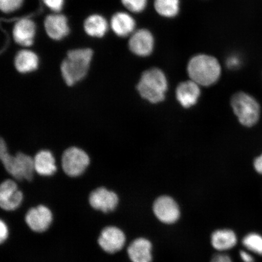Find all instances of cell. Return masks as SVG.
I'll return each mask as SVG.
<instances>
[{
	"label": "cell",
	"mask_w": 262,
	"mask_h": 262,
	"mask_svg": "<svg viewBox=\"0 0 262 262\" xmlns=\"http://www.w3.org/2000/svg\"><path fill=\"white\" fill-rule=\"evenodd\" d=\"M90 48L78 49L68 52L61 64V73L68 86H73L86 77L93 58Z\"/></svg>",
	"instance_id": "1"
},
{
	"label": "cell",
	"mask_w": 262,
	"mask_h": 262,
	"mask_svg": "<svg viewBox=\"0 0 262 262\" xmlns=\"http://www.w3.org/2000/svg\"><path fill=\"white\" fill-rule=\"evenodd\" d=\"M191 80L199 86H209L214 84L221 77L220 63L215 57L206 54H199L191 58L187 67Z\"/></svg>",
	"instance_id": "2"
},
{
	"label": "cell",
	"mask_w": 262,
	"mask_h": 262,
	"mask_svg": "<svg viewBox=\"0 0 262 262\" xmlns=\"http://www.w3.org/2000/svg\"><path fill=\"white\" fill-rule=\"evenodd\" d=\"M168 82L163 72L154 68L144 72L137 86L140 96L151 103L162 102L165 99Z\"/></svg>",
	"instance_id": "3"
},
{
	"label": "cell",
	"mask_w": 262,
	"mask_h": 262,
	"mask_svg": "<svg viewBox=\"0 0 262 262\" xmlns=\"http://www.w3.org/2000/svg\"><path fill=\"white\" fill-rule=\"evenodd\" d=\"M0 159L6 171L15 179L31 181L34 178L35 171L34 159L22 152L11 155L3 139L0 141Z\"/></svg>",
	"instance_id": "4"
},
{
	"label": "cell",
	"mask_w": 262,
	"mask_h": 262,
	"mask_svg": "<svg viewBox=\"0 0 262 262\" xmlns=\"http://www.w3.org/2000/svg\"><path fill=\"white\" fill-rule=\"evenodd\" d=\"M231 104L235 116L242 125L251 127L257 123L260 117V107L253 97L240 92L232 96Z\"/></svg>",
	"instance_id": "5"
},
{
	"label": "cell",
	"mask_w": 262,
	"mask_h": 262,
	"mask_svg": "<svg viewBox=\"0 0 262 262\" xmlns=\"http://www.w3.org/2000/svg\"><path fill=\"white\" fill-rule=\"evenodd\" d=\"M90 158L83 149L77 147H70L64 150L61 157V166L63 171L71 178H77L90 165Z\"/></svg>",
	"instance_id": "6"
},
{
	"label": "cell",
	"mask_w": 262,
	"mask_h": 262,
	"mask_svg": "<svg viewBox=\"0 0 262 262\" xmlns=\"http://www.w3.org/2000/svg\"><path fill=\"white\" fill-rule=\"evenodd\" d=\"M126 240V235L122 229L111 226L101 231L98 243L106 253L114 254L122 250Z\"/></svg>",
	"instance_id": "7"
},
{
	"label": "cell",
	"mask_w": 262,
	"mask_h": 262,
	"mask_svg": "<svg viewBox=\"0 0 262 262\" xmlns=\"http://www.w3.org/2000/svg\"><path fill=\"white\" fill-rule=\"evenodd\" d=\"M156 217L165 224H174L180 218V211L178 204L169 196H160L153 205Z\"/></svg>",
	"instance_id": "8"
},
{
	"label": "cell",
	"mask_w": 262,
	"mask_h": 262,
	"mask_svg": "<svg viewBox=\"0 0 262 262\" xmlns=\"http://www.w3.org/2000/svg\"><path fill=\"white\" fill-rule=\"evenodd\" d=\"M24 194L12 180H6L0 185V206L5 211H12L19 208Z\"/></svg>",
	"instance_id": "9"
},
{
	"label": "cell",
	"mask_w": 262,
	"mask_h": 262,
	"mask_svg": "<svg viewBox=\"0 0 262 262\" xmlns=\"http://www.w3.org/2000/svg\"><path fill=\"white\" fill-rule=\"evenodd\" d=\"M155 38L151 32L146 29L134 32L129 40V48L133 54L145 57L152 54L155 48Z\"/></svg>",
	"instance_id": "10"
},
{
	"label": "cell",
	"mask_w": 262,
	"mask_h": 262,
	"mask_svg": "<svg viewBox=\"0 0 262 262\" xmlns=\"http://www.w3.org/2000/svg\"><path fill=\"white\" fill-rule=\"evenodd\" d=\"M119 202V196L116 192L104 187L94 190L89 196L91 207L104 213L114 211Z\"/></svg>",
	"instance_id": "11"
},
{
	"label": "cell",
	"mask_w": 262,
	"mask_h": 262,
	"mask_svg": "<svg viewBox=\"0 0 262 262\" xmlns=\"http://www.w3.org/2000/svg\"><path fill=\"white\" fill-rule=\"evenodd\" d=\"M53 215L50 209L44 205L32 208L26 213L25 221L29 228L36 232H43L50 227Z\"/></svg>",
	"instance_id": "12"
},
{
	"label": "cell",
	"mask_w": 262,
	"mask_h": 262,
	"mask_svg": "<svg viewBox=\"0 0 262 262\" xmlns=\"http://www.w3.org/2000/svg\"><path fill=\"white\" fill-rule=\"evenodd\" d=\"M45 28L49 37L54 40H60L70 33L68 19L61 14L47 16L45 20Z\"/></svg>",
	"instance_id": "13"
},
{
	"label": "cell",
	"mask_w": 262,
	"mask_h": 262,
	"mask_svg": "<svg viewBox=\"0 0 262 262\" xmlns=\"http://www.w3.org/2000/svg\"><path fill=\"white\" fill-rule=\"evenodd\" d=\"M201 93L199 85L188 80L179 84L176 90V98L183 107L189 108L198 103Z\"/></svg>",
	"instance_id": "14"
},
{
	"label": "cell",
	"mask_w": 262,
	"mask_h": 262,
	"mask_svg": "<svg viewBox=\"0 0 262 262\" xmlns=\"http://www.w3.org/2000/svg\"><path fill=\"white\" fill-rule=\"evenodd\" d=\"M36 26L30 19L24 18L16 23L13 28L12 35L15 41L24 47H29L34 42Z\"/></svg>",
	"instance_id": "15"
},
{
	"label": "cell",
	"mask_w": 262,
	"mask_h": 262,
	"mask_svg": "<svg viewBox=\"0 0 262 262\" xmlns=\"http://www.w3.org/2000/svg\"><path fill=\"white\" fill-rule=\"evenodd\" d=\"M152 249L151 242L140 237L131 242L127 247V255L132 262H152Z\"/></svg>",
	"instance_id": "16"
},
{
	"label": "cell",
	"mask_w": 262,
	"mask_h": 262,
	"mask_svg": "<svg viewBox=\"0 0 262 262\" xmlns=\"http://www.w3.org/2000/svg\"><path fill=\"white\" fill-rule=\"evenodd\" d=\"M136 25L135 19L126 12H117L111 19V28L115 34L120 37H126L133 34Z\"/></svg>",
	"instance_id": "17"
},
{
	"label": "cell",
	"mask_w": 262,
	"mask_h": 262,
	"mask_svg": "<svg viewBox=\"0 0 262 262\" xmlns=\"http://www.w3.org/2000/svg\"><path fill=\"white\" fill-rule=\"evenodd\" d=\"M35 171L42 176L54 175L57 171L55 160L50 150H41L34 158Z\"/></svg>",
	"instance_id": "18"
},
{
	"label": "cell",
	"mask_w": 262,
	"mask_h": 262,
	"mask_svg": "<svg viewBox=\"0 0 262 262\" xmlns=\"http://www.w3.org/2000/svg\"><path fill=\"white\" fill-rule=\"evenodd\" d=\"M211 242L215 250L222 252L233 248L237 243V238L230 229H218L212 234Z\"/></svg>",
	"instance_id": "19"
},
{
	"label": "cell",
	"mask_w": 262,
	"mask_h": 262,
	"mask_svg": "<svg viewBox=\"0 0 262 262\" xmlns=\"http://www.w3.org/2000/svg\"><path fill=\"white\" fill-rule=\"evenodd\" d=\"M38 64L39 60L37 54L28 49L19 51L15 57V67L19 73H32L37 70Z\"/></svg>",
	"instance_id": "20"
},
{
	"label": "cell",
	"mask_w": 262,
	"mask_h": 262,
	"mask_svg": "<svg viewBox=\"0 0 262 262\" xmlns=\"http://www.w3.org/2000/svg\"><path fill=\"white\" fill-rule=\"evenodd\" d=\"M84 29L86 34L91 37L102 38L106 34L109 25L103 16L92 15L85 19Z\"/></svg>",
	"instance_id": "21"
},
{
	"label": "cell",
	"mask_w": 262,
	"mask_h": 262,
	"mask_svg": "<svg viewBox=\"0 0 262 262\" xmlns=\"http://www.w3.org/2000/svg\"><path fill=\"white\" fill-rule=\"evenodd\" d=\"M155 8L160 15L166 18H173L179 14L180 0H155Z\"/></svg>",
	"instance_id": "22"
},
{
	"label": "cell",
	"mask_w": 262,
	"mask_h": 262,
	"mask_svg": "<svg viewBox=\"0 0 262 262\" xmlns=\"http://www.w3.org/2000/svg\"><path fill=\"white\" fill-rule=\"evenodd\" d=\"M242 244L252 253L262 255V237L260 235L249 234L244 238Z\"/></svg>",
	"instance_id": "23"
},
{
	"label": "cell",
	"mask_w": 262,
	"mask_h": 262,
	"mask_svg": "<svg viewBox=\"0 0 262 262\" xmlns=\"http://www.w3.org/2000/svg\"><path fill=\"white\" fill-rule=\"evenodd\" d=\"M124 7L134 13H140L145 9L147 0H122Z\"/></svg>",
	"instance_id": "24"
},
{
	"label": "cell",
	"mask_w": 262,
	"mask_h": 262,
	"mask_svg": "<svg viewBox=\"0 0 262 262\" xmlns=\"http://www.w3.org/2000/svg\"><path fill=\"white\" fill-rule=\"evenodd\" d=\"M24 0H0V9L6 14L15 12L23 5Z\"/></svg>",
	"instance_id": "25"
},
{
	"label": "cell",
	"mask_w": 262,
	"mask_h": 262,
	"mask_svg": "<svg viewBox=\"0 0 262 262\" xmlns=\"http://www.w3.org/2000/svg\"><path fill=\"white\" fill-rule=\"evenodd\" d=\"M242 64V58L237 54H232L229 56L226 61L228 68L235 70L241 67Z\"/></svg>",
	"instance_id": "26"
},
{
	"label": "cell",
	"mask_w": 262,
	"mask_h": 262,
	"mask_svg": "<svg viewBox=\"0 0 262 262\" xmlns=\"http://www.w3.org/2000/svg\"><path fill=\"white\" fill-rule=\"evenodd\" d=\"M43 2L51 11L59 12L63 8L64 0H43Z\"/></svg>",
	"instance_id": "27"
},
{
	"label": "cell",
	"mask_w": 262,
	"mask_h": 262,
	"mask_svg": "<svg viewBox=\"0 0 262 262\" xmlns=\"http://www.w3.org/2000/svg\"><path fill=\"white\" fill-rule=\"evenodd\" d=\"M9 235V230L7 225L2 220L0 222V241L3 244L6 241Z\"/></svg>",
	"instance_id": "28"
},
{
	"label": "cell",
	"mask_w": 262,
	"mask_h": 262,
	"mask_svg": "<svg viewBox=\"0 0 262 262\" xmlns=\"http://www.w3.org/2000/svg\"><path fill=\"white\" fill-rule=\"evenodd\" d=\"M211 262H232L228 255L225 254H217L212 258Z\"/></svg>",
	"instance_id": "29"
},
{
	"label": "cell",
	"mask_w": 262,
	"mask_h": 262,
	"mask_svg": "<svg viewBox=\"0 0 262 262\" xmlns=\"http://www.w3.org/2000/svg\"><path fill=\"white\" fill-rule=\"evenodd\" d=\"M240 256L244 262H254V257L247 251H241Z\"/></svg>",
	"instance_id": "30"
},
{
	"label": "cell",
	"mask_w": 262,
	"mask_h": 262,
	"mask_svg": "<svg viewBox=\"0 0 262 262\" xmlns=\"http://www.w3.org/2000/svg\"><path fill=\"white\" fill-rule=\"evenodd\" d=\"M254 166L255 171L262 174V155L254 160Z\"/></svg>",
	"instance_id": "31"
}]
</instances>
